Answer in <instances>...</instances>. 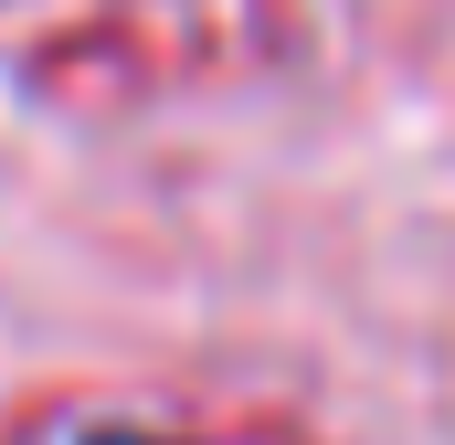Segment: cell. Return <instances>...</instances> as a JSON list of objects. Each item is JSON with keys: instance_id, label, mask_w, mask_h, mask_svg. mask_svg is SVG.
Here are the masks:
<instances>
[{"instance_id": "cell-1", "label": "cell", "mask_w": 455, "mask_h": 445, "mask_svg": "<svg viewBox=\"0 0 455 445\" xmlns=\"http://www.w3.org/2000/svg\"><path fill=\"white\" fill-rule=\"evenodd\" d=\"M265 43H275L265 0H107L64 32H43L21 53V85L75 117H116V107H148V96H180L223 64H254Z\"/></svg>"}, {"instance_id": "cell-2", "label": "cell", "mask_w": 455, "mask_h": 445, "mask_svg": "<svg viewBox=\"0 0 455 445\" xmlns=\"http://www.w3.org/2000/svg\"><path fill=\"white\" fill-rule=\"evenodd\" d=\"M0 445H318V435L297 414H265V403L159 414V403H116V392H43L0 425Z\"/></svg>"}, {"instance_id": "cell-3", "label": "cell", "mask_w": 455, "mask_h": 445, "mask_svg": "<svg viewBox=\"0 0 455 445\" xmlns=\"http://www.w3.org/2000/svg\"><path fill=\"white\" fill-rule=\"evenodd\" d=\"M0 11H11V0H0Z\"/></svg>"}]
</instances>
